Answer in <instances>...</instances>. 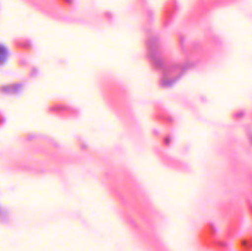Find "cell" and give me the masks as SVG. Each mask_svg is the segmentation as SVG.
<instances>
[{
  "mask_svg": "<svg viewBox=\"0 0 252 251\" xmlns=\"http://www.w3.org/2000/svg\"><path fill=\"white\" fill-rule=\"evenodd\" d=\"M147 54L149 61L152 62V64L155 68H161V66L164 65L161 51H160V44L157 38L149 39V41L147 42Z\"/></svg>",
  "mask_w": 252,
  "mask_h": 251,
  "instance_id": "cell-2",
  "label": "cell"
},
{
  "mask_svg": "<svg viewBox=\"0 0 252 251\" xmlns=\"http://www.w3.org/2000/svg\"><path fill=\"white\" fill-rule=\"evenodd\" d=\"M191 64L181 63V64H171V65L166 66L164 69V74H162L161 85L165 88H171L175 84L179 83L185 74L189 70Z\"/></svg>",
  "mask_w": 252,
  "mask_h": 251,
  "instance_id": "cell-1",
  "label": "cell"
},
{
  "mask_svg": "<svg viewBox=\"0 0 252 251\" xmlns=\"http://www.w3.org/2000/svg\"><path fill=\"white\" fill-rule=\"evenodd\" d=\"M10 58V51L6 44L0 42V66H4Z\"/></svg>",
  "mask_w": 252,
  "mask_h": 251,
  "instance_id": "cell-3",
  "label": "cell"
},
{
  "mask_svg": "<svg viewBox=\"0 0 252 251\" xmlns=\"http://www.w3.org/2000/svg\"><path fill=\"white\" fill-rule=\"evenodd\" d=\"M249 140H250V143L252 144V133H250V135H249Z\"/></svg>",
  "mask_w": 252,
  "mask_h": 251,
  "instance_id": "cell-5",
  "label": "cell"
},
{
  "mask_svg": "<svg viewBox=\"0 0 252 251\" xmlns=\"http://www.w3.org/2000/svg\"><path fill=\"white\" fill-rule=\"evenodd\" d=\"M9 219V212L0 204V223H5Z\"/></svg>",
  "mask_w": 252,
  "mask_h": 251,
  "instance_id": "cell-4",
  "label": "cell"
}]
</instances>
